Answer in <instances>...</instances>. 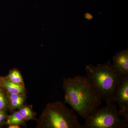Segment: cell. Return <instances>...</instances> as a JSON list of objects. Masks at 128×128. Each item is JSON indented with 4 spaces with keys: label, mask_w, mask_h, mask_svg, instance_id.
<instances>
[{
    "label": "cell",
    "mask_w": 128,
    "mask_h": 128,
    "mask_svg": "<svg viewBox=\"0 0 128 128\" xmlns=\"http://www.w3.org/2000/svg\"><path fill=\"white\" fill-rule=\"evenodd\" d=\"M63 88L65 102L84 119L102 104L100 95L88 77L77 76L64 78Z\"/></svg>",
    "instance_id": "obj_1"
},
{
    "label": "cell",
    "mask_w": 128,
    "mask_h": 128,
    "mask_svg": "<svg viewBox=\"0 0 128 128\" xmlns=\"http://www.w3.org/2000/svg\"><path fill=\"white\" fill-rule=\"evenodd\" d=\"M88 78L106 104L114 102V93L120 84L122 76L114 69L110 60L96 66H86Z\"/></svg>",
    "instance_id": "obj_2"
},
{
    "label": "cell",
    "mask_w": 128,
    "mask_h": 128,
    "mask_svg": "<svg viewBox=\"0 0 128 128\" xmlns=\"http://www.w3.org/2000/svg\"><path fill=\"white\" fill-rule=\"evenodd\" d=\"M36 128H82L74 110L60 101L48 103L37 120Z\"/></svg>",
    "instance_id": "obj_3"
},
{
    "label": "cell",
    "mask_w": 128,
    "mask_h": 128,
    "mask_svg": "<svg viewBox=\"0 0 128 128\" xmlns=\"http://www.w3.org/2000/svg\"><path fill=\"white\" fill-rule=\"evenodd\" d=\"M82 128H126L128 127L114 102L96 108L86 118Z\"/></svg>",
    "instance_id": "obj_4"
},
{
    "label": "cell",
    "mask_w": 128,
    "mask_h": 128,
    "mask_svg": "<svg viewBox=\"0 0 128 128\" xmlns=\"http://www.w3.org/2000/svg\"><path fill=\"white\" fill-rule=\"evenodd\" d=\"M114 102L119 106L121 117L128 124V76H122L120 84L114 93Z\"/></svg>",
    "instance_id": "obj_5"
},
{
    "label": "cell",
    "mask_w": 128,
    "mask_h": 128,
    "mask_svg": "<svg viewBox=\"0 0 128 128\" xmlns=\"http://www.w3.org/2000/svg\"><path fill=\"white\" fill-rule=\"evenodd\" d=\"M114 68L122 76H128V50L118 52L113 57Z\"/></svg>",
    "instance_id": "obj_6"
},
{
    "label": "cell",
    "mask_w": 128,
    "mask_h": 128,
    "mask_svg": "<svg viewBox=\"0 0 128 128\" xmlns=\"http://www.w3.org/2000/svg\"><path fill=\"white\" fill-rule=\"evenodd\" d=\"M6 92L7 99L8 109L12 112L19 109L25 104L26 95L12 94Z\"/></svg>",
    "instance_id": "obj_7"
},
{
    "label": "cell",
    "mask_w": 128,
    "mask_h": 128,
    "mask_svg": "<svg viewBox=\"0 0 128 128\" xmlns=\"http://www.w3.org/2000/svg\"><path fill=\"white\" fill-rule=\"evenodd\" d=\"M3 88L6 92L12 94L26 95L27 90L25 85L11 82L6 80L5 76Z\"/></svg>",
    "instance_id": "obj_8"
},
{
    "label": "cell",
    "mask_w": 128,
    "mask_h": 128,
    "mask_svg": "<svg viewBox=\"0 0 128 128\" xmlns=\"http://www.w3.org/2000/svg\"><path fill=\"white\" fill-rule=\"evenodd\" d=\"M18 111L26 121L35 120L37 114L33 110L32 105L24 104Z\"/></svg>",
    "instance_id": "obj_9"
},
{
    "label": "cell",
    "mask_w": 128,
    "mask_h": 128,
    "mask_svg": "<svg viewBox=\"0 0 128 128\" xmlns=\"http://www.w3.org/2000/svg\"><path fill=\"white\" fill-rule=\"evenodd\" d=\"M26 122L20 113L17 111H14L11 114L7 116L5 124L8 125L15 124L21 126L23 125Z\"/></svg>",
    "instance_id": "obj_10"
},
{
    "label": "cell",
    "mask_w": 128,
    "mask_h": 128,
    "mask_svg": "<svg viewBox=\"0 0 128 128\" xmlns=\"http://www.w3.org/2000/svg\"><path fill=\"white\" fill-rule=\"evenodd\" d=\"M5 77L6 80L11 82L25 85L20 72L17 69L14 68L10 70L8 74Z\"/></svg>",
    "instance_id": "obj_11"
},
{
    "label": "cell",
    "mask_w": 128,
    "mask_h": 128,
    "mask_svg": "<svg viewBox=\"0 0 128 128\" xmlns=\"http://www.w3.org/2000/svg\"><path fill=\"white\" fill-rule=\"evenodd\" d=\"M8 109L7 99L4 89L0 92V110Z\"/></svg>",
    "instance_id": "obj_12"
},
{
    "label": "cell",
    "mask_w": 128,
    "mask_h": 128,
    "mask_svg": "<svg viewBox=\"0 0 128 128\" xmlns=\"http://www.w3.org/2000/svg\"><path fill=\"white\" fill-rule=\"evenodd\" d=\"M6 110H0V128L2 127L3 124L6 123L7 118Z\"/></svg>",
    "instance_id": "obj_13"
},
{
    "label": "cell",
    "mask_w": 128,
    "mask_h": 128,
    "mask_svg": "<svg viewBox=\"0 0 128 128\" xmlns=\"http://www.w3.org/2000/svg\"><path fill=\"white\" fill-rule=\"evenodd\" d=\"M4 80V76L3 77V76H0V88H3V81Z\"/></svg>",
    "instance_id": "obj_14"
},
{
    "label": "cell",
    "mask_w": 128,
    "mask_h": 128,
    "mask_svg": "<svg viewBox=\"0 0 128 128\" xmlns=\"http://www.w3.org/2000/svg\"><path fill=\"white\" fill-rule=\"evenodd\" d=\"M8 128H20V126L18 125H15V124H11L9 125Z\"/></svg>",
    "instance_id": "obj_15"
},
{
    "label": "cell",
    "mask_w": 128,
    "mask_h": 128,
    "mask_svg": "<svg viewBox=\"0 0 128 128\" xmlns=\"http://www.w3.org/2000/svg\"><path fill=\"white\" fill-rule=\"evenodd\" d=\"M4 89H3V88H0V92H1L2 91V90H4Z\"/></svg>",
    "instance_id": "obj_16"
}]
</instances>
